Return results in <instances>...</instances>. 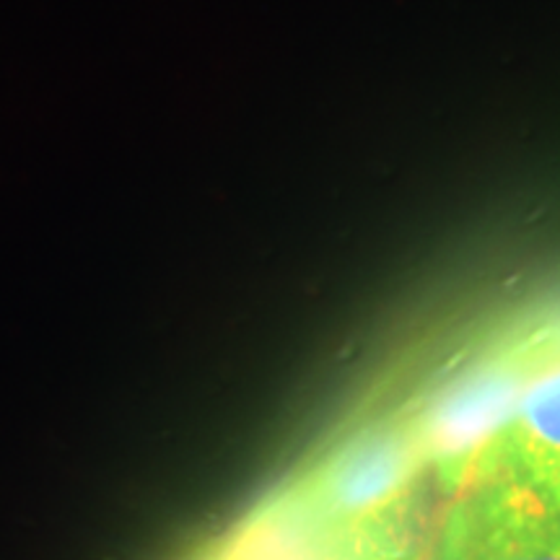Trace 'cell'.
Here are the masks:
<instances>
[{"label":"cell","instance_id":"7","mask_svg":"<svg viewBox=\"0 0 560 560\" xmlns=\"http://www.w3.org/2000/svg\"><path fill=\"white\" fill-rule=\"evenodd\" d=\"M392 560H429V558H423V556H420V550H418V552H410V556H402V558H392Z\"/></svg>","mask_w":560,"mask_h":560},{"label":"cell","instance_id":"4","mask_svg":"<svg viewBox=\"0 0 560 560\" xmlns=\"http://www.w3.org/2000/svg\"><path fill=\"white\" fill-rule=\"evenodd\" d=\"M560 462V369L532 382L506 423L472 459L467 480L486 475L527 478Z\"/></svg>","mask_w":560,"mask_h":560},{"label":"cell","instance_id":"3","mask_svg":"<svg viewBox=\"0 0 560 560\" xmlns=\"http://www.w3.org/2000/svg\"><path fill=\"white\" fill-rule=\"evenodd\" d=\"M532 387L529 376L514 363H486L444 384L425 400L410 429L433 467L446 493L465 486L472 459L511 418L524 392Z\"/></svg>","mask_w":560,"mask_h":560},{"label":"cell","instance_id":"2","mask_svg":"<svg viewBox=\"0 0 560 560\" xmlns=\"http://www.w3.org/2000/svg\"><path fill=\"white\" fill-rule=\"evenodd\" d=\"M433 560H560V516L527 480L472 478L452 495Z\"/></svg>","mask_w":560,"mask_h":560},{"label":"cell","instance_id":"6","mask_svg":"<svg viewBox=\"0 0 560 560\" xmlns=\"http://www.w3.org/2000/svg\"><path fill=\"white\" fill-rule=\"evenodd\" d=\"M520 480H527L532 488L540 490V493L545 495V501H548L552 511L560 516V462L558 465L542 467V470L532 472V475H527V478H520Z\"/></svg>","mask_w":560,"mask_h":560},{"label":"cell","instance_id":"1","mask_svg":"<svg viewBox=\"0 0 560 560\" xmlns=\"http://www.w3.org/2000/svg\"><path fill=\"white\" fill-rule=\"evenodd\" d=\"M423 467L410 420H380L276 499L325 560L402 558L420 550L412 495Z\"/></svg>","mask_w":560,"mask_h":560},{"label":"cell","instance_id":"5","mask_svg":"<svg viewBox=\"0 0 560 560\" xmlns=\"http://www.w3.org/2000/svg\"><path fill=\"white\" fill-rule=\"evenodd\" d=\"M200 560H325L278 499L252 511Z\"/></svg>","mask_w":560,"mask_h":560},{"label":"cell","instance_id":"8","mask_svg":"<svg viewBox=\"0 0 560 560\" xmlns=\"http://www.w3.org/2000/svg\"><path fill=\"white\" fill-rule=\"evenodd\" d=\"M429 560H433V558H431V556H429Z\"/></svg>","mask_w":560,"mask_h":560}]
</instances>
